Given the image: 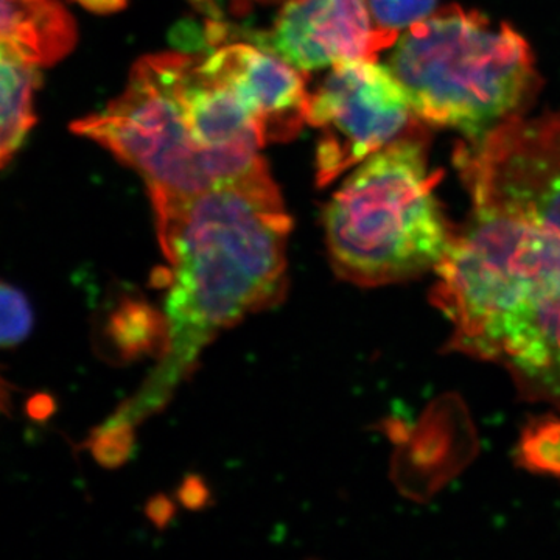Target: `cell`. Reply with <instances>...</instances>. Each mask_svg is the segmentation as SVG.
<instances>
[{"label":"cell","mask_w":560,"mask_h":560,"mask_svg":"<svg viewBox=\"0 0 560 560\" xmlns=\"http://www.w3.org/2000/svg\"><path fill=\"white\" fill-rule=\"evenodd\" d=\"M259 2L264 3H278V2H287V0H259Z\"/></svg>","instance_id":"cell-16"},{"label":"cell","mask_w":560,"mask_h":560,"mask_svg":"<svg viewBox=\"0 0 560 560\" xmlns=\"http://www.w3.org/2000/svg\"><path fill=\"white\" fill-rule=\"evenodd\" d=\"M388 68L431 127L482 138L537 88L533 51L521 33L458 5L434 11L401 33Z\"/></svg>","instance_id":"cell-5"},{"label":"cell","mask_w":560,"mask_h":560,"mask_svg":"<svg viewBox=\"0 0 560 560\" xmlns=\"http://www.w3.org/2000/svg\"><path fill=\"white\" fill-rule=\"evenodd\" d=\"M463 161L474 206L521 217L560 238V113L504 121Z\"/></svg>","instance_id":"cell-7"},{"label":"cell","mask_w":560,"mask_h":560,"mask_svg":"<svg viewBox=\"0 0 560 560\" xmlns=\"http://www.w3.org/2000/svg\"><path fill=\"white\" fill-rule=\"evenodd\" d=\"M0 40L13 44L40 68L75 46V21L60 0H0Z\"/></svg>","instance_id":"cell-10"},{"label":"cell","mask_w":560,"mask_h":560,"mask_svg":"<svg viewBox=\"0 0 560 560\" xmlns=\"http://www.w3.org/2000/svg\"><path fill=\"white\" fill-rule=\"evenodd\" d=\"M422 131H408L359 164L324 212L338 278L359 287L405 282L440 267L456 234L434 186Z\"/></svg>","instance_id":"cell-4"},{"label":"cell","mask_w":560,"mask_h":560,"mask_svg":"<svg viewBox=\"0 0 560 560\" xmlns=\"http://www.w3.org/2000/svg\"><path fill=\"white\" fill-rule=\"evenodd\" d=\"M35 313L27 294L0 279V349H13L31 337Z\"/></svg>","instance_id":"cell-13"},{"label":"cell","mask_w":560,"mask_h":560,"mask_svg":"<svg viewBox=\"0 0 560 560\" xmlns=\"http://www.w3.org/2000/svg\"><path fill=\"white\" fill-rule=\"evenodd\" d=\"M436 272L431 300L453 324L451 349L503 364L523 396L560 408V238L474 208Z\"/></svg>","instance_id":"cell-2"},{"label":"cell","mask_w":560,"mask_h":560,"mask_svg":"<svg viewBox=\"0 0 560 560\" xmlns=\"http://www.w3.org/2000/svg\"><path fill=\"white\" fill-rule=\"evenodd\" d=\"M259 44L305 73L377 60L394 46L375 31L364 0H287Z\"/></svg>","instance_id":"cell-8"},{"label":"cell","mask_w":560,"mask_h":560,"mask_svg":"<svg viewBox=\"0 0 560 560\" xmlns=\"http://www.w3.org/2000/svg\"><path fill=\"white\" fill-rule=\"evenodd\" d=\"M438 0H364L375 31L394 44L401 33L434 13Z\"/></svg>","instance_id":"cell-12"},{"label":"cell","mask_w":560,"mask_h":560,"mask_svg":"<svg viewBox=\"0 0 560 560\" xmlns=\"http://www.w3.org/2000/svg\"><path fill=\"white\" fill-rule=\"evenodd\" d=\"M522 459L529 469L560 475V423L545 419L528 427L522 441Z\"/></svg>","instance_id":"cell-14"},{"label":"cell","mask_w":560,"mask_h":560,"mask_svg":"<svg viewBox=\"0 0 560 560\" xmlns=\"http://www.w3.org/2000/svg\"><path fill=\"white\" fill-rule=\"evenodd\" d=\"M407 92L377 60L341 62L311 95L307 125L320 132L316 183L329 186L349 168L412 130Z\"/></svg>","instance_id":"cell-6"},{"label":"cell","mask_w":560,"mask_h":560,"mask_svg":"<svg viewBox=\"0 0 560 560\" xmlns=\"http://www.w3.org/2000/svg\"><path fill=\"white\" fill-rule=\"evenodd\" d=\"M13 385L0 372V415H10L13 408Z\"/></svg>","instance_id":"cell-15"},{"label":"cell","mask_w":560,"mask_h":560,"mask_svg":"<svg viewBox=\"0 0 560 560\" xmlns=\"http://www.w3.org/2000/svg\"><path fill=\"white\" fill-rule=\"evenodd\" d=\"M40 66L7 40H0V168L9 164L35 125L33 94Z\"/></svg>","instance_id":"cell-11"},{"label":"cell","mask_w":560,"mask_h":560,"mask_svg":"<svg viewBox=\"0 0 560 560\" xmlns=\"http://www.w3.org/2000/svg\"><path fill=\"white\" fill-rule=\"evenodd\" d=\"M145 179L150 194H194L264 160L248 109L202 66L161 51L136 62L127 86L101 113L72 125Z\"/></svg>","instance_id":"cell-3"},{"label":"cell","mask_w":560,"mask_h":560,"mask_svg":"<svg viewBox=\"0 0 560 560\" xmlns=\"http://www.w3.org/2000/svg\"><path fill=\"white\" fill-rule=\"evenodd\" d=\"M150 195L171 265L167 350L138 399L110 420L121 431L162 407L220 331L275 307L287 291L293 223L267 162L194 194Z\"/></svg>","instance_id":"cell-1"},{"label":"cell","mask_w":560,"mask_h":560,"mask_svg":"<svg viewBox=\"0 0 560 560\" xmlns=\"http://www.w3.org/2000/svg\"><path fill=\"white\" fill-rule=\"evenodd\" d=\"M202 66L237 95L259 127L265 143L294 139L307 125L312 94L305 72L270 50L232 44L202 57Z\"/></svg>","instance_id":"cell-9"}]
</instances>
